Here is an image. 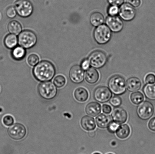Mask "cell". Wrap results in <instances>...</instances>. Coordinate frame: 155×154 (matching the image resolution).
Masks as SVG:
<instances>
[{"label":"cell","mask_w":155,"mask_h":154,"mask_svg":"<svg viewBox=\"0 0 155 154\" xmlns=\"http://www.w3.org/2000/svg\"><path fill=\"white\" fill-rule=\"evenodd\" d=\"M94 99L100 103H106L110 101L112 93L110 89L106 86H99L95 89L93 93Z\"/></svg>","instance_id":"8"},{"label":"cell","mask_w":155,"mask_h":154,"mask_svg":"<svg viewBox=\"0 0 155 154\" xmlns=\"http://www.w3.org/2000/svg\"><path fill=\"white\" fill-rule=\"evenodd\" d=\"M92 154H101L100 153H99V152H95V153H93Z\"/></svg>","instance_id":"42"},{"label":"cell","mask_w":155,"mask_h":154,"mask_svg":"<svg viewBox=\"0 0 155 154\" xmlns=\"http://www.w3.org/2000/svg\"><path fill=\"white\" fill-rule=\"evenodd\" d=\"M80 123L82 128L89 132L94 130L96 127L95 120L89 115H85L82 117Z\"/></svg>","instance_id":"16"},{"label":"cell","mask_w":155,"mask_h":154,"mask_svg":"<svg viewBox=\"0 0 155 154\" xmlns=\"http://www.w3.org/2000/svg\"><path fill=\"white\" fill-rule=\"evenodd\" d=\"M119 16L126 21H130L134 19L136 11L134 8L129 3H124L121 5L119 10Z\"/></svg>","instance_id":"11"},{"label":"cell","mask_w":155,"mask_h":154,"mask_svg":"<svg viewBox=\"0 0 155 154\" xmlns=\"http://www.w3.org/2000/svg\"><path fill=\"white\" fill-rule=\"evenodd\" d=\"M108 2L111 5L120 6L124 4V0H107Z\"/></svg>","instance_id":"37"},{"label":"cell","mask_w":155,"mask_h":154,"mask_svg":"<svg viewBox=\"0 0 155 154\" xmlns=\"http://www.w3.org/2000/svg\"><path fill=\"white\" fill-rule=\"evenodd\" d=\"M37 40L36 35L30 30H24L20 33L18 36L19 45L26 49H29L34 46Z\"/></svg>","instance_id":"4"},{"label":"cell","mask_w":155,"mask_h":154,"mask_svg":"<svg viewBox=\"0 0 155 154\" xmlns=\"http://www.w3.org/2000/svg\"><path fill=\"white\" fill-rule=\"evenodd\" d=\"M119 10L118 6L111 5L108 8V13L110 16H116L119 13Z\"/></svg>","instance_id":"31"},{"label":"cell","mask_w":155,"mask_h":154,"mask_svg":"<svg viewBox=\"0 0 155 154\" xmlns=\"http://www.w3.org/2000/svg\"><path fill=\"white\" fill-rule=\"evenodd\" d=\"M111 32L107 25H101L97 27L94 30V37L95 41L99 44L107 43L111 37Z\"/></svg>","instance_id":"5"},{"label":"cell","mask_w":155,"mask_h":154,"mask_svg":"<svg viewBox=\"0 0 155 154\" xmlns=\"http://www.w3.org/2000/svg\"><path fill=\"white\" fill-rule=\"evenodd\" d=\"M100 78L99 74L98 71L94 68H90L87 70L85 79L87 83L90 84H94L98 82Z\"/></svg>","instance_id":"19"},{"label":"cell","mask_w":155,"mask_h":154,"mask_svg":"<svg viewBox=\"0 0 155 154\" xmlns=\"http://www.w3.org/2000/svg\"><path fill=\"white\" fill-rule=\"evenodd\" d=\"M97 126L101 129L107 128L112 121L111 116L101 114L99 115L95 118Z\"/></svg>","instance_id":"18"},{"label":"cell","mask_w":155,"mask_h":154,"mask_svg":"<svg viewBox=\"0 0 155 154\" xmlns=\"http://www.w3.org/2000/svg\"><path fill=\"white\" fill-rule=\"evenodd\" d=\"M115 133L117 137L120 139H126L130 135V127L127 124L121 125L119 126Z\"/></svg>","instance_id":"21"},{"label":"cell","mask_w":155,"mask_h":154,"mask_svg":"<svg viewBox=\"0 0 155 154\" xmlns=\"http://www.w3.org/2000/svg\"><path fill=\"white\" fill-rule=\"evenodd\" d=\"M154 112V105L151 102L144 101L140 104L137 109V114L140 119L147 120L152 117Z\"/></svg>","instance_id":"6"},{"label":"cell","mask_w":155,"mask_h":154,"mask_svg":"<svg viewBox=\"0 0 155 154\" xmlns=\"http://www.w3.org/2000/svg\"><path fill=\"white\" fill-rule=\"evenodd\" d=\"M39 57L35 54H32L28 57L27 61L28 64L31 66H36L39 61Z\"/></svg>","instance_id":"30"},{"label":"cell","mask_w":155,"mask_h":154,"mask_svg":"<svg viewBox=\"0 0 155 154\" xmlns=\"http://www.w3.org/2000/svg\"><path fill=\"white\" fill-rule=\"evenodd\" d=\"M66 82V80L64 76L58 75L54 78V83L58 88H61L64 86Z\"/></svg>","instance_id":"28"},{"label":"cell","mask_w":155,"mask_h":154,"mask_svg":"<svg viewBox=\"0 0 155 154\" xmlns=\"http://www.w3.org/2000/svg\"><path fill=\"white\" fill-rule=\"evenodd\" d=\"M106 154H114L112 153H107Z\"/></svg>","instance_id":"43"},{"label":"cell","mask_w":155,"mask_h":154,"mask_svg":"<svg viewBox=\"0 0 155 154\" xmlns=\"http://www.w3.org/2000/svg\"><path fill=\"white\" fill-rule=\"evenodd\" d=\"M130 99L132 103L134 105H139L143 102L144 96L140 92H135L130 95Z\"/></svg>","instance_id":"27"},{"label":"cell","mask_w":155,"mask_h":154,"mask_svg":"<svg viewBox=\"0 0 155 154\" xmlns=\"http://www.w3.org/2000/svg\"><path fill=\"white\" fill-rule=\"evenodd\" d=\"M119 125L114 122L112 121L108 127L107 130L110 133H114L119 127Z\"/></svg>","instance_id":"34"},{"label":"cell","mask_w":155,"mask_h":154,"mask_svg":"<svg viewBox=\"0 0 155 154\" xmlns=\"http://www.w3.org/2000/svg\"><path fill=\"white\" fill-rule=\"evenodd\" d=\"M38 92L39 95L43 99L51 100L57 96V89L52 82L45 81L39 84Z\"/></svg>","instance_id":"3"},{"label":"cell","mask_w":155,"mask_h":154,"mask_svg":"<svg viewBox=\"0 0 155 154\" xmlns=\"http://www.w3.org/2000/svg\"><path fill=\"white\" fill-rule=\"evenodd\" d=\"M7 132L9 137L12 139L20 140L25 137L27 130L23 125L20 123H16L8 128Z\"/></svg>","instance_id":"10"},{"label":"cell","mask_w":155,"mask_h":154,"mask_svg":"<svg viewBox=\"0 0 155 154\" xmlns=\"http://www.w3.org/2000/svg\"><path fill=\"white\" fill-rule=\"evenodd\" d=\"M129 3L134 7H138L141 4V0H129Z\"/></svg>","instance_id":"40"},{"label":"cell","mask_w":155,"mask_h":154,"mask_svg":"<svg viewBox=\"0 0 155 154\" xmlns=\"http://www.w3.org/2000/svg\"><path fill=\"white\" fill-rule=\"evenodd\" d=\"M69 77L72 82L75 83H81L84 79V71L81 66L75 65L72 66L70 70Z\"/></svg>","instance_id":"12"},{"label":"cell","mask_w":155,"mask_h":154,"mask_svg":"<svg viewBox=\"0 0 155 154\" xmlns=\"http://www.w3.org/2000/svg\"><path fill=\"white\" fill-rule=\"evenodd\" d=\"M4 42L6 47L9 49H13L17 45L18 38L16 35L9 34L6 36Z\"/></svg>","instance_id":"24"},{"label":"cell","mask_w":155,"mask_h":154,"mask_svg":"<svg viewBox=\"0 0 155 154\" xmlns=\"http://www.w3.org/2000/svg\"><path fill=\"white\" fill-rule=\"evenodd\" d=\"M101 111V105L97 102H89L85 108V112L86 114L92 117H96L100 114Z\"/></svg>","instance_id":"15"},{"label":"cell","mask_w":155,"mask_h":154,"mask_svg":"<svg viewBox=\"0 0 155 154\" xmlns=\"http://www.w3.org/2000/svg\"><path fill=\"white\" fill-rule=\"evenodd\" d=\"M143 92L147 99L155 101V84H146L143 87Z\"/></svg>","instance_id":"23"},{"label":"cell","mask_w":155,"mask_h":154,"mask_svg":"<svg viewBox=\"0 0 155 154\" xmlns=\"http://www.w3.org/2000/svg\"><path fill=\"white\" fill-rule=\"evenodd\" d=\"M56 70L51 62L43 61L36 64L33 69V74L38 81L45 82L51 81L55 74Z\"/></svg>","instance_id":"1"},{"label":"cell","mask_w":155,"mask_h":154,"mask_svg":"<svg viewBox=\"0 0 155 154\" xmlns=\"http://www.w3.org/2000/svg\"><path fill=\"white\" fill-rule=\"evenodd\" d=\"M90 65L89 60L86 59L82 61L81 66L84 71H86L89 68Z\"/></svg>","instance_id":"36"},{"label":"cell","mask_w":155,"mask_h":154,"mask_svg":"<svg viewBox=\"0 0 155 154\" xmlns=\"http://www.w3.org/2000/svg\"><path fill=\"white\" fill-rule=\"evenodd\" d=\"M147 84H153L155 83V75L154 74L150 73L147 75L145 78Z\"/></svg>","instance_id":"35"},{"label":"cell","mask_w":155,"mask_h":154,"mask_svg":"<svg viewBox=\"0 0 155 154\" xmlns=\"http://www.w3.org/2000/svg\"><path fill=\"white\" fill-rule=\"evenodd\" d=\"M111 117L113 121L118 124H121L127 121L128 115L125 109L118 107L114 108L111 115Z\"/></svg>","instance_id":"14"},{"label":"cell","mask_w":155,"mask_h":154,"mask_svg":"<svg viewBox=\"0 0 155 154\" xmlns=\"http://www.w3.org/2000/svg\"><path fill=\"white\" fill-rule=\"evenodd\" d=\"M15 8L19 16L27 17L30 16L33 11V7L29 0H17L15 2Z\"/></svg>","instance_id":"7"},{"label":"cell","mask_w":155,"mask_h":154,"mask_svg":"<svg viewBox=\"0 0 155 154\" xmlns=\"http://www.w3.org/2000/svg\"><path fill=\"white\" fill-rule=\"evenodd\" d=\"M106 24L111 31L114 33H118L122 30L124 23L119 17L109 16L106 19Z\"/></svg>","instance_id":"13"},{"label":"cell","mask_w":155,"mask_h":154,"mask_svg":"<svg viewBox=\"0 0 155 154\" xmlns=\"http://www.w3.org/2000/svg\"><path fill=\"white\" fill-rule=\"evenodd\" d=\"M122 99L121 98L116 96H114L111 98L110 100V103L111 105L115 108H117L120 106L122 104Z\"/></svg>","instance_id":"29"},{"label":"cell","mask_w":155,"mask_h":154,"mask_svg":"<svg viewBox=\"0 0 155 154\" xmlns=\"http://www.w3.org/2000/svg\"><path fill=\"white\" fill-rule=\"evenodd\" d=\"M127 90L130 92H135L140 90L142 87V82L137 77H131L127 80L126 83Z\"/></svg>","instance_id":"17"},{"label":"cell","mask_w":155,"mask_h":154,"mask_svg":"<svg viewBox=\"0 0 155 154\" xmlns=\"http://www.w3.org/2000/svg\"><path fill=\"white\" fill-rule=\"evenodd\" d=\"M88 60L92 67L98 69L103 67L106 64L107 57L102 51H96L90 54Z\"/></svg>","instance_id":"9"},{"label":"cell","mask_w":155,"mask_h":154,"mask_svg":"<svg viewBox=\"0 0 155 154\" xmlns=\"http://www.w3.org/2000/svg\"><path fill=\"white\" fill-rule=\"evenodd\" d=\"M102 111L104 114H110L112 111L111 107L110 105L104 104L102 106Z\"/></svg>","instance_id":"38"},{"label":"cell","mask_w":155,"mask_h":154,"mask_svg":"<svg viewBox=\"0 0 155 154\" xmlns=\"http://www.w3.org/2000/svg\"><path fill=\"white\" fill-rule=\"evenodd\" d=\"M8 30L11 34L18 35L22 31V26L18 21H12L9 23L8 25Z\"/></svg>","instance_id":"25"},{"label":"cell","mask_w":155,"mask_h":154,"mask_svg":"<svg viewBox=\"0 0 155 154\" xmlns=\"http://www.w3.org/2000/svg\"><path fill=\"white\" fill-rule=\"evenodd\" d=\"M108 86L110 91L116 96L124 94L127 90L125 79L119 75H115L109 78Z\"/></svg>","instance_id":"2"},{"label":"cell","mask_w":155,"mask_h":154,"mask_svg":"<svg viewBox=\"0 0 155 154\" xmlns=\"http://www.w3.org/2000/svg\"><path fill=\"white\" fill-rule=\"evenodd\" d=\"M14 122L13 118L12 116L7 115L5 116L3 119V123L7 126H10L13 125Z\"/></svg>","instance_id":"32"},{"label":"cell","mask_w":155,"mask_h":154,"mask_svg":"<svg viewBox=\"0 0 155 154\" xmlns=\"http://www.w3.org/2000/svg\"><path fill=\"white\" fill-rule=\"evenodd\" d=\"M90 22L91 25L95 27L99 26L104 22V17L103 15L99 12H94L91 15Z\"/></svg>","instance_id":"22"},{"label":"cell","mask_w":155,"mask_h":154,"mask_svg":"<svg viewBox=\"0 0 155 154\" xmlns=\"http://www.w3.org/2000/svg\"><path fill=\"white\" fill-rule=\"evenodd\" d=\"M148 126L150 130L155 132V117L153 118L150 120L148 123Z\"/></svg>","instance_id":"39"},{"label":"cell","mask_w":155,"mask_h":154,"mask_svg":"<svg viewBox=\"0 0 155 154\" xmlns=\"http://www.w3.org/2000/svg\"><path fill=\"white\" fill-rule=\"evenodd\" d=\"M74 95L76 99L80 102H86L89 96L87 90L82 87L77 88L74 92Z\"/></svg>","instance_id":"20"},{"label":"cell","mask_w":155,"mask_h":154,"mask_svg":"<svg viewBox=\"0 0 155 154\" xmlns=\"http://www.w3.org/2000/svg\"><path fill=\"white\" fill-rule=\"evenodd\" d=\"M88 135L91 138H94L95 137L96 133L94 130L89 131L88 133Z\"/></svg>","instance_id":"41"},{"label":"cell","mask_w":155,"mask_h":154,"mask_svg":"<svg viewBox=\"0 0 155 154\" xmlns=\"http://www.w3.org/2000/svg\"><path fill=\"white\" fill-rule=\"evenodd\" d=\"M25 49L21 46H18L14 48L12 52V57L17 60H22L25 57Z\"/></svg>","instance_id":"26"},{"label":"cell","mask_w":155,"mask_h":154,"mask_svg":"<svg viewBox=\"0 0 155 154\" xmlns=\"http://www.w3.org/2000/svg\"><path fill=\"white\" fill-rule=\"evenodd\" d=\"M16 11L15 7H10L8 8L6 10V15L9 18H13L16 16Z\"/></svg>","instance_id":"33"}]
</instances>
